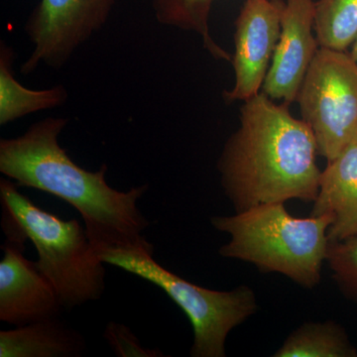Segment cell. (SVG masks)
I'll return each mask as SVG.
<instances>
[{
    "mask_svg": "<svg viewBox=\"0 0 357 357\" xmlns=\"http://www.w3.org/2000/svg\"><path fill=\"white\" fill-rule=\"evenodd\" d=\"M69 121L47 117L22 135L0 140V172L18 187L32 188L74 206L96 250L154 248L142 236L149 227L137 206L147 185L117 191L105 180L107 166L96 172L75 163L59 143Z\"/></svg>",
    "mask_w": 357,
    "mask_h": 357,
    "instance_id": "cell-1",
    "label": "cell"
},
{
    "mask_svg": "<svg viewBox=\"0 0 357 357\" xmlns=\"http://www.w3.org/2000/svg\"><path fill=\"white\" fill-rule=\"evenodd\" d=\"M241 124L218 162L220 182L236 213L258 204L314 203L321 171L311 128L263 91L243 102Z\"/></svg>",
    "mask_w": 357,
    "mask_h": 357,
    "instance_id": "cell-2",
    "label": "cell"
},
{
    "mask_svg": "<svg viewBox=\"0 0 357 357\" xmlns=\"http://www.w3.org/2000/svg\"><path fill=\"white\" fill-rule=\"evenodd\" d=\"M8 178L0 180L2 229L6 241L24 245L31 241L37 267L53 284L65 309L100 299L105 289V263L84 227L63 220L36 206Z\"/></svg>",
    "mask_w": 357,
    "mask_h": 357,
    "instance_id": "cell-3",
    "label": "cell"
},
{
    "mask_svg": "<svg viewBox=\"0 0 357 357\" xmlns=\"http://www.w3.org/2000/svg\"><path fill=\"white\" fill-rule=\"evenodd\" d=\"M211 222L229 234V243L220 249L222 257L250 263L263 273L284 275L307 289L321 282L330 245L332 220L328 215L296 218L285 203H272Z\"/></svg>",
    "mask_w": 357,
    "mask_h": 357,
    "instance_id": "cell-4",
    "label": "cell"
},
{
    "mask_svg": "<svg viewBox=\"0 0 357 357\" xmlns=\"http://www.w3.org/2000/svg\"><path fill=\"white\" fill-rule=\"evenodd\" d=\"M154 248L98 251L105 264L121 268L162 289L189 319L194 332L192 357H225L227 337L258 309L255 291L241 285L230 291L199 287L154 259Z\"/></svg>",
    "mask_w": 357,
    "mask_h": 357,
    "instance_id": "cell-5",
    "label": "cell"
},
{
    "mask_svg": "<svg viewBox=\"0 0 357 357\" xmlns=\"http://www.w3.org/2000/svg\"><path fill=\"white\" fill-rule=\"evenodd\" d=\"M297 102L319 155L335 158L357 138V63L351 54L319 47Z\"/></svg>",
    "mask_w": 357,
    "mask_h": 357,
    "instance_id": "cell-6",
    "label": "cell"
},
{
    "mask_svg": "<svg viewBox=\"0 0 357 357\" xmlns=\"http://www.w3.org/2000/svg\"><path fill=\"white\" fill-rule=\"evenodd\" d=\"M114 4L115 0H41L25 23L33 51L21 74H32L41 64L62 69L105 25Z\"/></svg>",
    "mask_w": 357,
    "mask_h": 357,
    "instance_id": "cell-7",
    "label": "cell"
},
{
    "mask_svg": "<svg viewBox=\"0 0 357 357\" xmlns=\"http://www.w3.org/2000/svg\"><path fill=\"white\" fill-rule=\"evenodd\" d=\"M281 0H245L236 20L234 88L223 91L227 103L245 102L260 93L281 31Z\"/></svg>",
    "mask_w": 357,
    "mask_h": 357,
    "instance_id": "cell-8",
    "label": "cell"
},
{
    "mask_svg": "<svg viewBox=\"0 0 357 357\" xmlns=\"http://www.w3.org/2000/svg\"><path fill=\"white\" fill-rule=\"evenodd\" d=\"M314 0H287L281 14V31L262 91L273 100L291 105L297 100L301 84L319 42L314 36Z\"/></svg>",
    "mask_w": 357,
    "mask_h": 357,
    "instance_id": "cell-9",
    "label": "cell"
},
{
    "mask_svg": "<svg viewBox=\"0 0 357 357\" xmlns=\"http://www.w3.org/2000/svg\"><path fill=\"white\" fill-rule=\"evenodd\" d=\"M0 262V321L15 326L62 314L60 296L37 267L23 255L24 245L6 241Z\"/></svg>",
    "mask_w": 357,
    "mask_h": 357,
    "instance_id": "cell-10",
    "label": "cell"
},
{
    "mask_svg": "<svg viewBox=\"0 0 357 357\" xmlns=\"http://www.w3.org/2000/svg\"><path fill=\"white\" fill-rule=\"evenodd\" d=\"M328 215L330 241L357 234V138L321 171L311 215Z\"/></svg>",
    "mask_w": 357,
    "mask_h": 357,
    "instance_id": "cell-11",
    "label": "cell"
},
{
    "mask_svg": "<svg viewBox=\"0 0 357 357\" xmlns=\"http://www.w3.org/2000/svg\"><path fill=\"white\" fill-rule=\"evenodd\" d=\"M84 349L83 335L60 317L0 332V357H77Z\"/></svg>",
    "mask_w": 357,
    "mask_h": 357,
    "instance_id": "cell-12",
    "label": "cell"
},
{
    "mask_svg": "<svg viewBox=\"0 0 357 357\" xmlns=\"http://www.w3.org/2000/svg\"><path fill=\"white\" fill-rule=\"evenodd\" d=\"M15 53L4 41L0 43V126H3L35 112L62 107L68 91L62 84L51 89H30L16 79L13 72Z\"/></svg>",
    "mask_w": 357,
    "mask_h": 357,
    "instance_id": "cell-13",
    "label": "cell"
},
{
    "mask_svg": "<svg viewBox=\"0 0 357 357\" xmlns=\"http://www.w3.org/2000/svg\"><path fill=\"white\" fill-rule=\"evenodd\" d=\"M274 357H356L347 331L333 321H307L293 331Z\"/></svg>",
    "mask_w": 357,
    "mask_h": 357,
    "instance_id": "cell-14",
    "label": "cell"
},
{
    "mask_svg": "<svg viewBox=\"0 0 357 357\" xmlns=\"http://www.w3.org/2000/svg\"><path fill=\"white\" fill-rule=\"evenodd\" d=\"M215 0H152L155 17L162 25L196 32L204 48L217 60L231 62L232 57L211 36L210 16Z\"/></svg>",
    "mask_w": 357,
    "mask_h": 357,
    "instance_id": "cell-15",
    "label": "cell"
},
{
    "mask_svg": "<svg viewBox=\"0 0 357 357\" xmlns=\"http://www.w3.org/2000/svg\"><path fill=\"white\" fill-rule=\"evenodd\" d=\"M314 29L319 47L347 51L357 37V0L314 2Z\"/></svg>",
    "mask_w": 357,
    "mask_h": 357,
    "instance_id": "cell-16",
    "label": "cell"
},
{
    "mask_svg": "<svg viewBox=\"0 0 357 357\" xmlns=\"http://www.w3.org/2000/svg\"><path fill=\"white\" fill-rule=\"evenodd\" d=\"M326 262L337 287L357 305V234L342 241H330Z\"/></svg>",
    "mask_w": 357,
    "mask_h": 357,
    "instance_id": "cell-17",
    "label": "cell"
},
{
    "mask_svg": "<svg viewBox=\"0 0 357 357\" xmlns=\"http://www.w3.org/2000/svg\"><path fill=\"white\" fill-rule=\"evenodd\" d=\"M105 338L114 351L121 357H161L164 354L157 349H146L128 326L112 321L107 326Z\"/></svg>",
    "mask_w": 357,
    "mask_h": 357,
    "instance_id": "cell-18",
    "label": "cell"
},
{
    "mask_svg": "<svg viewBox=\"0 0 357 357\" xmlns=\"http://www.w3.org/2000/svg\"><path fill=\"white\" fill-rule=\"evenodd\" d=\"M352 45H354V46H352V51H351V54L352 58H354V60H356V63H357V37H356V41H354V43Z\"/></svg>",
    "mask_w": 357,
    "mask_h": 357,
    "instance_id": "cell-19",
    "label": "cell"
}]
</instances>
